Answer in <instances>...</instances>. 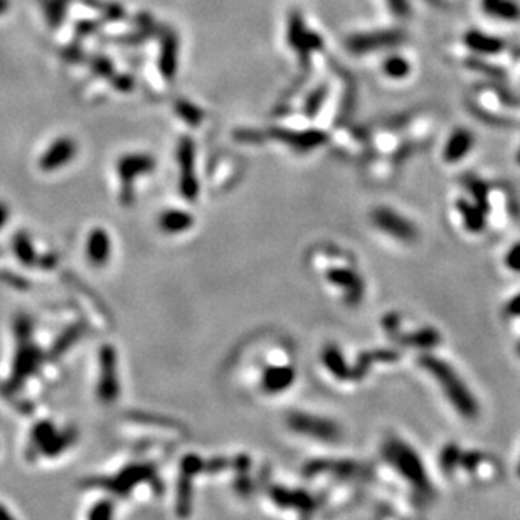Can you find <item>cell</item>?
<instances>
[{"instance_id":"1","label":"cell","mask_w":520,"mask_h":520,"mask_svg":"<svg viewBox=\"0 0 520 520\" xmlns=\"http://www.w3.org/2000/svg\"><path fill=\"white\" fill-rule=\"evenodd\" d=\"M421 367L426 369L435 379L440 382L441 389L445 391L446 398L450 402L457 407L463 418L474 419L478 414V404H476L474 394L467 388L465 382L458 377V374L450 367L443 359H438L435 355L424 354L419 357Z\"/></svg>"},{"instance_id":"2","label":"cell","mask_w":520,"mask_h":520,"mask_svg":"<svg viewBox=\"0 0 520 520\" xmlns=\"http://www.w3.org/2000/svg\"><path fill=\"white\" fill-rule=\"evenodd\" d=\"M386 457L389 458V462L398 468L399 471L404 475L412 487H416L421 492H426L429 490V478L424 470L423 462L418 457L414 450L410 448L406 443L399 440H391L386 445Z\"/></svg>"},{"instance_id":"3","label":"cell","mask_w":520,"mask_h":520,"mask_svg":"<svg viewBox=\"0 0 520 520\" xmlns=\"http://www.w3.org/2000/svg\"><path fill=\"white\" fill-rule=\"evenodd\" d=\"M156 158L150 153H127L117 162V174L122 180V202L125 205L133 201V184L140 175H148L156 170Z\"/></svg>"},{"instance_id":"4","label":"cell","mask_w":520,"mask_h":520,"mask_svg":"<svg viewBox=\"0 0 520 520\" xmlns=\"http://www.w3.org/2000/svg\"><path fill=\"white\" fill-rule=\"evenodd\" d=\"M288 426L300 435H307L312 438H319L324 441H334L341 436V429L332 421L319 418V416L302 414L295 412L288 418Z\"/></svg>"},{"instance_id":"5","label":"cell","mask_w":520,"mask_h":520,"mask_svg":"<svg viewBox=\"0 0 520 520\" xmlns=\"http://www.w3.org/2000/svg\"><path fill=\"white\" fill-rule=\"evenodd\" d=\"M78 153V144L71 137H58L47 145L39 158V169L44 172H56L70 165Z\"/></svg>"},{"instance_id":"6","label":"cell","mask_w":520,"mask_h":520,"mask_svg":"<svg viewBox=\"0 0 520 520\" xmlns=\"http://www.w3.org/2000/svg\"><path fill=\"white\" fill-rule=\"evenodd\" d=\"M100 371L98 394L103 402H113L120 394V382L117 376V352L111 345H105L100 352Z\"/></svg>"},{"instance_id":"7","label":"cell","mask_w":520,"mask_h":520,"mask_svg":"<svg viewBox=\"0 0 520 520\" xmlns=\"http://www.w3.org/2000/svg\"><path fill=\"white\" fill-rule=\"evenodd\" d=\"M179 167H180V192L184 199L196 201L199 194V182L196 179L194 144L191 139H182L179 145Z\"/></svg>"},{"instance_id":"8","label":"cell","mask_w":520,"mask_h":520,"mask_svg":"<svg viewBox=\"0 0 520 520\" xmlns=\"http://www.w3.org/2000/svg\"><path fill=\"white\" fill-rule=\"evenodd\" d=\"M372 221L379 229L384 231L399 241H410L416 239V227L411 224L407 219L399 216L398 213H394L393 209L388 208H379L372 213Z\"/></svg>"},{"instance_id":"9","label":"cell","mask_w":520,"mask_h":520,"mask_svg":"<svg viewBox=\"0 0 520 520\" xmlns=\"http://www.w3.org/2000/svg\"><path fill=\"white\" fill-rule=\"evenodd\" d=\"M86 258L93 266H105L111 258V238L103 227H94L86 238Z\"/></svg>"},{"instance_id":"10","label":"cell","mask_w":520,"mask_h":520,"mask_svg":"<svg viewBox=\"0 0 520 520\" xmlns=\"http://www.w3.org/2000/svg\"><path fill=\"white\" fill-rule=\"evenodd\" d=\"M158 226L165 234L186 233L194 226V216L182 209H167L158 217Z\"/></svg>"},{"instance_id":"11","label":"cell","mask_w":520,"mask_h":520,"mask_svg":"<svg viewBox=\"0 0 520 520\" xmlns=\"http://www.w3.org/2000/svg\"><path fill=\"white\" fill-rule=\"evenodd\" d=\"M295 381V369L288 365H273L263 372V389L268 393H281Z\"/></svg>"},{"instance_id":"12","label":"cell","mask_w":520,"mask_h":520,"mask_svg":"<svg viewBox=\"0 0 520 520\" xmlns=\"http://www.w3.org/2000/svg\"><path fill=\"white\" fill-rule=\"evenodd\" d=\"M399 41V34L396 32H379V34H369V36H357L352 37L349 41L350 51L354 53H369V51H376L381 46H391L396 44Z\"/></svg>"},{"instance_id":"13","label":"cell","mask_w":520,"mask_h":520,"mask_svg":"<svg viewBox=\"0 0 520 520\" xmlns=\"http://www.w3.org/2000/svg\"><path fill=\"white\" fill-rule=\"evenodd\" d=\"M474 147V137L470 132L459 128L450 137L448 144L445 147V160L446 162H458L470 152Z\"/></svg>"},{"instance_id":"14","label":"cell","mask_w":520,"mask_h":520,"mask_svg":"<svg viewBox=\"0 0 520 520\" xmlns=\"http://www.w3.org/2000/svg\"><path fill=\"white\" fill-rule=\"evenodd\" d=\"M326 278H329V281L334 283V285L349 290V293L354 300H359L360 296H362V290H364L362 280H360V278L352 272V269L335 268L332 269V272H329Z\"/></svg>"},{"instance_id":"15","label":"cell","mask_w":520,"mask_h":520,"mask_svg":"<svg viewBox=\"0 0 520 520\" xmlns=\"http://www.w3.org/2000/svg\"><path fill=\"white\" fill-rule=\"evenodd\" d=\"M36 365H39V352H36L32 347H29L27 343H25V347H23V350L17 354L12 386L15 388L20 381L25 379V377L36 369Z\"/></svg>"},{"instance_id":"16","label":"cell","mask_w":520,"mask_h":520,"mask_svg":"<svg viewBox=\"0 0 520 520\" xmlns=\"http://www.w3.org/2000/svg\"><path fill=\"white\" fill-rule=\"evenodd\" d=\"M398 360V354L393 350H372L365 352L359 357V362L354 369H350V379H362L364 374L367 372L369 365L374 362H394Z\"/></svg>"},{"instance_id":"17","label":"cell","mask_w":520,"mask_h":520,"mask_svg":"<svg viewBox=\"0 0 520 520\" xmlns=\"http://www.w3.org/2000/svg\"><path fill=\"white\" fill-rule=\"evenodd\" d=\"M278 139L286 140L291 147L298 150H310L325 141V135L320 132H305V133H286L278 132Z\"/></svg>"},{"instance_id":"18","label":"cell","mask_w":520,"mask_h":520,"mask_svg":"<svg viewBox=\"0 0 520 520\" xmlns=\"http://www.w3.org/2000/svg\"><path fill=\"white\" fill-rule=\"evenodd\" d=\"M322 359H324L325 367L329 369L335 377H338V379H350V367L345 364V359H343L342 352L338 350L337 347L335 345L325 347Z\"/></svg>"},{"instance_id":"19","label":"cell","mask_w":520,"mask_h":520,"mask_svg":"<svg viewBox=\"0 0 520 520\" xmlns=\"http://www.w3.org/2000/svg\"><path fill=\"white\" fill-rule=\"evenodd\" d=\"M458 209L459 214H462L463 219H465V226L474 233H478V231L483 229L485 226V210L478 208V205H471L468 202L459 201L458 202Z\"/></svg>"},{"instance_id":"20","label":"cell","mask_w":520,"mask_h":520,"mask_svg":"<svg viewBox=\"0 0 520 520\" xmlns=\"http://www.w3.org/2000/svg\"><path fill=\"white\" fill-rule=\"evenodd\" d=\"M75 438H76L75 429H66V431L63 433L56 431L54 436L51 438V440L47 441V445L42 448V453H44L46 457H56V455L61 453L63 450H66L68 446H71Z\"/></svg>"},{"instance_id":"21","label":"cell","mask_w":520,"mask_h":520,"mask_svg":"<svg viewBox=\"0 0 520 520\" xmlns=\"http://www.w3.org/2000/svg\"><path fill=\"white\" fill-rule=\"evenodd\" d=\"M467 44L470 47H474L475 51H480V53H498L502 49V41L495 39V37H488L485 34L480 32H470L467 34Z\"/></svg>"},{"instance_id":"22","label":"cell","mask_w":520,"mask_h":520,"mask_svg":"<svg viewBox=\"0 0 520 520\" xmlns=\"http://www.w3.org/2000/svg\"><path fill=\"white\" fill-rule=\"evenodd\" d=\"M440 338H441L440 334H438L435 329H423V330H418V332L411 334L410 337H402V342L411 347L428 349V347L436 345V343L440 342Z\"/></svg>"},{"instance_id":"23","label":"cell","mask_w":520,"mask_h":520,"mask_svg":"<svg viewBox=\"0 0 520 520\" xmlns=\"http://www.w3.org/2000/svg\"><path fill=\"white\" fill-rule=\"evenodd\" d=\"M485 11L492 12L493 15L502 19H517L520 15L519 7L510 0H483Z\"/></svg>"},{"instance_id":"24","label":"cell","mask_w":520,"mask_h":520,"mask_svg":"<svg viewBox=\"0 0 520 520\" xmlns=\"http://www.w3.org/2000/svg\"><path fill=\"white\" fill-rule=\"evenodd\" d=\"M14 251L17 258L25 265L36 263V255H34V248L31 239L27 234L19 233L14 239Z\"/></svg>"},{"instance_id":"25","label":"cell","mask_w":520,"mask_h":520,"mask_svg":"<svg viewBox=\"0 0 520 520\" xmlns=\"http://www.w3.org/2000/svg\"><path fill=\"white\" fill-rule=\"evenodd\" d=\"M54 433L56 429L53 423H49V421L39 423L32 431V445L39 451H42V448L47 445V441L54 436Z\"/></svg>"},{"instance_id":"26","label":"cell","mask_w":520,"mask_h":520,"mask_svg":"<svg viewBox=\"0 0 520 520\" xmlns=\"http://www.w3.org/2000/svg\"><path fill=\"white\" fill-rule=\"evenodd\" d=\"M384 71L391 78H404L410 72V66L402 58H391L384 64Z\"/></svg>"},{"instance_id":"27","label":"cell","mask_w":520,"mask_h":520,"mask_svg":"<svg viewBox=\"0 0 520 520\" xmlns=\"http://www.w3.org/2000/svg\"><path fill=\"white\" fill-rule=\"evenodd\" d=\"M459 453H462V451L458 450L457 445H448V446H446V448L443 450L441 458H440L443 470H446V471L453 470L455 465H457V463L459 462V457H462V455H459Z\"/></svg>"},{"instance_id":"28","label":"cell","mask_w":520,"mask_h":520,"mask_svg":"<svg viewBox=\"0 0 520 520\" xmlns=\"http://www.w3.org/2000/svg\"><path fill=\"white\" fill-rule=\"evenodd\" d=\"M88 517L93 520H106L113 517V504L110 500H100L89 510Z\"/></svg>"},{"instance_id":"29","label":"cell","mask_w":520,"mask_h":520,"mask_svg":"<svg viewBox=\"0 0 520 520\" xmlns=\"http://www.w3.org/2000/svg\"><path fill=\"white\" fill-rule=\"evenodd\" d=\"M202 470H204V462L196 455H189V457L182 459V475H187L192 478Z\"/></svg>"},{"instance_id":"30","label":"cell","mask_w":520,"mask_h":520,"mask_svg":"<svg viewBox=\"0 0 520 520\" xmlns=\"http://www.w3.org/2000/svg\"><path fill=\"white\" fill-rule=\"evenodd\" d=\"M179 113H180V117H182L184 120H186V122H189L191 125L201 123V120H202L201 110H197L196 106H192L189 101L182 103V105L179 106Z\"/></svg>"},{"instance_id":"31","label":"cell","mask_w":520,"mask_h":520,"mask_svg":"<svg viewBox=\"0 0 520 520\" xmlns=\"http://www.w3.org/2000/svg\"><path fill=\"white\" fill-rule=\"evenodd\" d=\"M505 265L507 268H510L515 273H520V243L514 244L512 248L509 249L505 256Z\"/></svg>"},{"instance_id":"32","label":"cell","mask_w":520,"mask_h":520,"mask_svg":"<svg viewBox=\"0 0 520 520\" xmlns=\"http://www.w3.org/2000/svg\"><path fill=\"white\" fill-rule=\"evenodd\" d=\"M507 313L512 317H520V293L517 296H514L510 300V303L507 305Z\"/></svg>"},{"instance_id":"33","label":"cell","mask_w":520,"mask_h":520,"mask_svg":"<svg viewBox=\"0 0 520 520\" xmlns=\"http://www.w3.org/2000/svg\"><path fill=\"white\" fill-rule=\"evenodd\" d=\"M8 217H11V209H8V205L6 204V202L0 201V231L6 227Z\"/></svg>"},{"instance_id":"34","label":"cell","mask_w":520,"mask_h":520,"mask_svg":"<svg viewBox=\"0 0 520 520\" xmlns=\"http://www.w3.org/2000/svg\"><path fill=\"white\" fill-rule=\"evenodd\" d=\"M11 8V0H0V17L6 15Z\"/></svg>"},{"instance_id":"35","label":"cell","mask_w":520,"mask_h":520,"mask_svg":"<svg viewBox=\"0 0 520 520\" xmlns=\"http://www.w3.org/2000/svg\"><path fill=\"white\" fill-rule=\"evenodd\" d=\"M0 519H12V515L8 514L2 505H0Z\"/></svg>"},{"instance_id":"36","label":"cell","mask_w":520,"mask_h":520,"mask_svg":"<svg viewBox=\"0 0 520 520\" xmlns=\"http://www.w3.org/2000/svg\"><path fill=\"white\" fill-rule=\"evenodd\" d=\"M517 474H519V476H520V462H519V467H517Z\"/></svg>"},{"instance_id":"37","label":"cell","mask_w":520,"mask_h":520,"mask_svg":"<svg viewBox=\"0 0 520 520\" xmlns=\"http://www.w3.org/2000/svg\"><path fill=\"white\" fill-rule=\"evenodd\" d=\"M517 352H519V355H520V343H519V347H517Z\"/></svg>"},{"instance_id":"38","label":"cell","mask_w":520,"mask_h":520,"mask_svg":"<svg viewBox=\"0 0 520 520\" xmlns=\"http://www.w3.org/2000/svg\"><path fill=\"white\" fill-rule=\"evenodd\" d=\"M519 162H520V152H519Z\"/></svg>"}]
</instances>
